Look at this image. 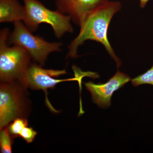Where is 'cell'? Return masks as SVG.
<instances>
[{
	"instance_id": "cell-1",
	"label": "cell",
	"mask_w": 153,
	"mask_h": 153,
	"mask_svg": "<svg viewBox=\"0 0 153 153\" xmlns=\"http://www.w3.org/2000/svg\"><path fill=\"white\" fill-rule=\"evenodd\" d=\"M121 7L120 2L107 0L94 10L80 27L78 36L68 45L67 57L74 58L78 57V48L85 41L91 40L102 44L115 61L117 68H119L121 61L115 54L110 44L108 33L111 19Z\"/></svg>"
},
{
	"instance_id": "cell-2",
	"label": "cell",
	"mask_w": 153,
	"mask_h": 153,
	"mask_svg": "<svg viewBox=\"0 0 153 153\" xmlns=\"http://www.w3.org/2000/svg\"><path fill=\"white\" fill-rule=\"evenodd\" d=\"M27 89L18 80L1 82L0 130L16 119L27 117L30 107Z\"/></svg>"
},
{
	"instance_id": "cell-3",
	"label": "cell",
	"mask_w": 153,
	"mask_h": 153,
	"mask_svg": "<svg viewBox=\"0 0 153 153\" xmlns=\"http://www.w3.org/2000/svg\"><path fill=\"white\" fill-rule=\"evenodd\" d=\"M25 16L23 22L32 32L42 23L50 25L58 39L66 33L74 32L71 20L68 16L57 10L47 8L38 0H23Z\"/></svg>"
},
{
	"instance_id": "cell-4",
	"label": "cell",
	"mask_w": 153,
	"mask_h": 153,
	"mask_svg": "<svg viewBox=\"0 0 153 153\" xmlns=\"http://www.w3.org/2000/svg\"><path fill=\"white\" fill-rule=\"evenodd\" d=\"M8 28L0 32V80L1 82L20 80L31 64V56L22 47L17 45L8 46Z\"/></svg>"
},
{
	"instance_id": "cell-5",
	"label": "cell",
	"mask_w": 153,
	"mask_h": 153,
	"mask_svg": "<svg viewBox=\"0 0 153 153\" xmlns=\"http://www.w3.org/2000/svg\"><path fill=\"white\" fill-rule=\"evenodd\" d=\"M7 44L17 45L25 49L31 58L41 66L45 64L49 54L60 52L63 44L48 42L35 36L22 21L14 23V30L8 37Z\"/></svg>"
},
{
	"instance_id": "cell-6",
	"label": "cell",
	"mask_w": 153,
	"mask_h": 153,
	"mask_svg": "<svg viewBox=\"0 0 153 153\" xmlns=\"http://www.w3.org/2000/svg\"><path fill=\"white\" fill-rule=\"evenodd\" d=\"M37 63H31L24 76L19 80L26 88L33 90H42L47 94L49 88H54L55 85L60 82L72 80H80L81 77L76 74L75 78L57 79L55 77L67 74L66 69L55 70L46 69Z\"/></svg>"
},
{
	"instance_id": "cell-7",
	"label": "cell",
	"mask_w": 153,
	"mask_h": 153,
	"mask_svg": "<svg viewBox=\"0 0 153 153\" xmlns=\"http://www.w3.org/2000/svg\"><path fill=\"white\" fill-rule=\"evenodd\" d=\"M131 80L128 75L118 70L105 83L96 84L89 81L84 84L91 94L93 102L100 108H105L111 105V97L115 91L123 87Z\"/></svg>"
},
{
	"instance_id": "cell-8",
	"label": "cell",
	"mask_w": 153,
	"mask_h": 153,
	"mask_svg": "<svg viewBox=\"0 0 153 153\" xmlns=\"http://www.w3.org/2000/svg\"><path fill=\"white\" fill-rule=\"evenodd\" d=\"M107 0H55L57 10L80 27L94 10Z\"/></svg>"
},
{
	"instance_id": "cell-9",
	"label": "cell",
	"mask_w": 153,
	"mask_h": 153,
	"mask_svg": "<svg viewBox=\"0 0 153 153\" xmlns=\"http://www.w3.org/2000/svg\"><path fill=\"white\" fill-rule=\"evenodd\" d=\"M25 16V6L18 0H0V22L24 21Z\"/></svg>"
},
{
	"instance_id": "cell-10",
	"label": "cell",
	"mask_w": 153,
	"mask_h": 153,
	"mask_svg": "<svg viewBox=\"0 0 153 153\" xmlns=\"http://www.w3.org/2000/svg\"><path fill=\"white\" fill-rule=\"evenodd\" d=\"M13 138L9 132L8 127L1 130L0 133V148L1 152L12 153V146Z\"/></svg>"
},
{
	"instance_id": "cell-11",
	"label": "cell",
	"mask_w": 153,
	"mask_h": 153,
	"mask_svg": "<svg viewBox=\"0 0 153 153\" xmlns=\"http://www.w3.org/2000/svg\"><path fill=\"white\" fill-rule=\"evenodd\" d=\"M27 126L28 121L27 118H18L9 124L7 127L9 132L14 139L19 137L22 129Z\"/></svg>"
},
{
	"instance_id": "cell-12",
	"label": "cell",
	"mask_w": 153,
	"mask_h": 153,
	"mask_svg": "<svg viewBox=\"0 0 153 153\" xmlns=\"http://www.w3.org/2000/svg\"><path fill=\"white\" fill-rule=\"evenodd\" d=\"M132 84L135 87L143 84L153 85V65L143 74L131 79Z\"/></svg>"
},
{
	"instance_id": "cell-13",
	"label": "cell",
	"mask_w": 153,
	"mask_h": 153,
	"mask_svg": "<svg viewBox=\"0 0 153 153\" xmlns=\"http://www.w3.org/2000/svg\"><path fill=\"white\" fill-rule=\"evenodd\" d=\"M37 134V132L34 130L33 128L28 127L27 126L20 132L19 137L22 138L26 142L30 143L34 141Z\"/></svg>"
},
{
	"instance_id": "cell-14",
	"label": "cell",
	"mask_w": 153,
	"mask_h": 153,
	"mask_svg": "<svg viewBox=\"0 0 153 153\" xmlns=\"http://www.w3.org/2000/svg\"><path fill=\"white\" fill-rule=\"evenodd\" d=\"M149 1V0H140V6L142 8H144Z\"/></svg>"
}]
</instances>
